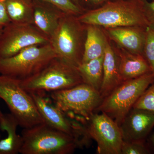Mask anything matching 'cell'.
<instances>
[{"mask_svg":"<svg viewBox=\"0 0 154 154\" xmlns=\"http://www.w3.org/2000/svg\"><path fill=\"white\" fill-rule=\"evenodd\" d=\"M77 17L65 14L50 38L57 57L76 67L82 63L87 34L86 25Z\"/></svg>","mask_w":154,"mask_h":154,"instance_id":"5b68a950","label":"cell"},{"mask_svg":"<svg viewBox=\"0 0 154 154\" xmlns=\"http://www.w3.org/2000/svg\"><path fill=\"white\" fill-rule=\"evenodd\" d=\"M52 4L66 14L79 17L86 11L82 9L72 0H38Z\"/></svg>","mask_w":154,"mask_h":154,"instance_id":"44dd1931","label":"cell"},{"mask_svg":"<svg viewBox=\"0 0 154 154\" xmlns=\"http://www.w3.org/2000/svg\"><path fill=\"white\" fill-rule=\"evenodd\" d=\"M151 140L152 143L154 148V133L152 135L151 137Z\"/></svg>","mask_w":154,"mask_h":154,"instance_id":"f1b7e54d","label":"cell"},{"mask_svg":"<svg viewBox=\"0 0 154 154\" xmlns=\"http://www.w3.org/2000/svg\"><path fill=\"white\" fill-rule=\"evenodd\" d=\"M32 2L34 24L50 39L66 13L50 3L38 0Z\"/></svg>","mask_w":154,"mask_h":154,"instance_id":"9a60e30c","label":"cell"},{"mask_svg":"<svg viewBox=\"0 0 154 154\" xmlns=\"http://www.w3.org/2000/svg\"><path fill=\"white\" fill-rule=\"evenodd\" d=\"M19 126L17 119L12 113H3L0 117V130L5 131L7 136L0 140V154H17L22 145V135L17 134Z\"/></svg>","mask_w":154,"mask_h":154,"instance_id":"e0dca14e","label":"cell"},{"mask_svg":"<svg viewBox=\"0 0 154 154\" xmlns=\"http://www.w3.org/2000/svg\"><path fill=\"white\" fill-rule=\"evenodd\" d=\"M51 93L54 103L72 118H88L103 100L99 91L84 83Z\"/></svg>","mask_w":154,"mask_h":154,"instance_id":"9c48e42d","label":"cell"},{"mask_svg":"<svg viewBox=\"0 0 154 154\" xmlns=\"http://www.w3.org/2000/svg\"><path fill=\"white\" fill-rule=\"evenodd\" d=\"M75 4L79 6L80 8H82V9H84V10H86L84 8V6H83V4L82 2V0H72Z\"/></svg>","mask_w":154,"mask_h":154,"instance_id":"83f0119b","label":"cell"},{"mask_svg":"<svg viewBox=\"0 0 154 154\" xmlns=\"http://www.w3.org/2000/svg\"><path fill=\"white\" fill-rule=\"evenodd\" d=\"M103 71V81L99 93L103 99L123 82L119 73L118 57L109 38L104 54Z\"/></svg>","mask_w":154,"mask_h":154,"instance_id":"2e32d148","label":"cell"},{"mask_svg":"<svg viewBox=\"0 0 154 154\" xmlns=\"http://www.w3.org/2000/svg\"><path fill=\"white\" fill-rule=\"evenodd\" d=\"M12 23L34 24L32 0H5Z\"/></svg>","mask_w":154,"mask_h":154,"instance_id":"d6986e66","label":"cell"},{"mask_svg":"<svg viewBox=\"0 0 154 154\" xmlns=\"http://www.w3.org/2000/svg\"><path fill=\"white\" fill-rule=\"evenodd\" d=\"M3 114L2 112V110H1V107H0V117H1V116L2 115V114ZM1 134H0V138H1Z\"/></svg>","mask_w":154,"mask_h":154,"instance_id":"4dcf8cb0","label":"cell"},{"mask_svg":"<svg viewBox=\"0 0 154 154\" xmlns=\"http://www.w3.org/2000/svg\"><path fill=\"white\" fill-rule=\"evenodd\" d=\"M4 26L0 25V37H1V35H2V33L3 28H4Z\"/></svg>","mask_w":154,"mask_h":154,"instance_id":"f546056e","label":"cell"},{"mask_svg":"<svg viewBox=\"0 0 154 154\" xmlns=\"http://www.w3.org/2000/svg\"><path fill=\"white\" fill-rule=\"evenodd\" d=\"M77 17L85 25L104 28L148 27L142 0H110L96 8L87 10Z\"/></svg>","mask_w":154,"mask_h":154,"instance_id":"6da1fadb","label":"cell"},{"mask_svg":"<svg viewBox=\"0 0 154 154\" xmlns=\"http://www.w3.org/2000/svg\"><path fill=\"white\" fill-rule=\"evenodd\" d=\"M147 28L128 26L103 28L109 39L119 46L131 53L143 56Z\"/></svg>","mask_w":154,"mask_h":154,"instance_id":"4fadbf2b","label":"cell"},{"mask_svg":"<svg viewBox=\"0 0 154 154\" xmlns=\"http://www.w3.org/2000/svg\"><path fill=\"white\" fill-rule=\"evenodd\" d=\"M133 108L144 109L154 113V84L145 91L135 103Z\"/></svg>","mask_w":154,"mask_h":154,"instance_id":"7402d4cb","label":"cell"},{"mask_svg":"<svg viewBox=\"0 0 154 154\" xmlns=\"http://www.w3.org/2000/svg\"><path fill=\"white\" fill-rule=\"evenodd\" d=\"M83 83L77 67L57 57L32 76L21 80L23 89L28 93L52 92L68 89Z\"/></svg>","mask_w":154,"mask_h":154,"instance_id":"3957f363","label":"cell"},{"mask_svg":"<svg viewBox=\"0 0 154 154\" xmlns=\"http://www.w3.org/2000/svg\"><path fill=\"white\" fill-rule=\"evenodd\" d=\"M49 43V37L35 24L11 22L4 27L0 37V58L13 56L32 45Z\"/></svg>","mask_w":154,"mask_h":154,"instance_id":"30bf717a","label":"cell"},{"mask_svg":"<svg viewBox=\"0 0 154 154\" xmlns=\"http://www.w3.org/2000/svg\"><path fill=\"white\" fill-rule=\"evenodd\" d=\"M57 57L50 43L29 46L13 56L0 58V74L26 79L40 71Z\"/></svg>","mask_w":154,"mask_h":154,"instance_id":"52a82bcc","label":"cell"},{"mask_svg":"<svg viewBox=\"0 0 154 154\" xmlns=\"http://www.w3.org/2000/svg\"><path fill=\"white\" fill-rule=\"evenodd\" d=\"M11 22L7 9L5 0H0V25L6 26Z\"/></svg>","mask_w":154,"mask_h":154,"instance_id":"484cf974","label":"cell"},{"mask_svg":"<svg viewBox=\"0 0 154 154\" xmlns=\"http://www.w3.org/2000/svg\"><path fill=\"white\" fill-rule=\"evenodd\" d=\"M0 99L23 129L44 123L32 96L21 86V80L0 74Z\"/></svg>","mask_w":154,"mask_h":154,"instance_id":"8992f818","label":"cell"},{"mask_svg":"<svg viewBox=\"0 0 154 154\" xmlns=\"http://www.w3.org/2000/svg\"><path fill=\"white\" fill-rule=\"evenodd\" d=\"M154 82L153 72L122 82L103 99L96 112L107 114L120 126L138 99Z\"/></svg>","mask_w":154,"mask_h":154,"instance_id":"277c9868","label":"cell"},{"mask_svg":"<svg viewBox=\"0 0 154 154\" xmlns=\"http://www.w3.org/2000/svg\"><path fill=\"white\" fill-rule=\"evenodd\" d=\"M150 151L144 140L123 141L121 154H148Z\"/></svg>","mask_w":154,"mask_h":154,"instance_id":"603a6c76","label":"cell"},{"mask_svg":"<svg viewBox=\"0 0 154 154\" xmlns=\"http://www.w3.org/2000/svg\"><path fill=\"white\" fill-rule=\"evenodd\" d=\"M111 44L118 57L119 73L122 82L152 72L144 56L131 53L118 45Z\"/></svg>","mask_w":154,"mask_h":154,"instance_id":"5bb4252c","label":"cell"},{"mask_svg":"<svg viewBox=\"0 0 154 154\" xmlns=\"http://www.w3.org/2000/svg\"><path fill=\"white\" fill-rule=\"evenodd\" d=\"M143 56L154 73V29L149 27L146 30Z\"/></svg>","mask_w":154,"mask_h":154,"instance_id":"cb8c5ba5","label":"cell"},{"mask_svg":"<svg viewBox=\"0 0 154 154\" xmlns=\"http://www.w3.org/2000/svg\"><path fill=\"white\" fill-rule=\"evenodd\" d=\"M145 17L149 28L154 29V1L142 0Z\"/></svg>","mask_w":154,"mask_h":154,"instance_id":"d4e9b609","label":"cell"},{"mask_svg":"<svg viewBox=\"0 0 154 154\" xmlns=\"http://www.w3.org/2000/svg\"><path fill=\"white\" fill-rule=\"evenodd\" d=\"M109 1L110 0H82V2L84 7L85 4H87L88 6L93 8L92 9H93L100 7Z\"/></svg>","mask_w":154,"mask_h":154,"instance_id":"4316f807","label":"cell"},{"mask_svg":"<svg viewBox=\"0 0 154 154\" xmlns=\"http://www.w3.org/2000/svg\"><path fill=\"white\" fill-rule=\"evenodd\" d=\"M104 55L82 63L77 67L83 83L100 91L103 81V63Z\"/></svg>","mask_w":154,"mask_h":154,"instance_id":"ffe728a7","label":"cell"},{"mask_svg":"<svg viewBox=\"0 0 154 154\" xmlns=\"http://www.w3.org/2000/svg\"><path fill=\"white\" fill-rule=\"evenodd\" d=\"M154 126V112L135 108L120 125L123 141L144 140Z\"/></svg>","mask_w":154,"mask_h":154,"instance_id":"7c38bea8","label":"cell"},{"mask_svg":"<svg viewBox=\"0 0 154 154\" xmlns=\"http://www.w3.org/2000/svg\"><path fill=\"white\" fill-rule=\"evenodd\" d=\"M86 29L87 34L82 63L104 55L109 39L103 28L100 26L86 25Z\"/></svg>","mask_w":154,"mask_h":154,"instance_id":"ac0fdd59","label":"cell"},{"mask_svg":"<svg viewBox=\"0 0 154 154\" xmlns=\"http://www.w3.org/2000/svg\"><path fill=\"white\" fill-rule=\"evenodd\" d=\"M147 1H154V0H147Z\"/></svg>","mask_w":154,"mask_h":154,"instance_id":"1f68e13d","label":"cell"},{"mask_svg":"<svg viewBox=\"0 0 154 154\" xmlns=\"http://www.w3.org/2000/svg\"><path fill=\"white\" fill-rule=\"evenodd\" d=\"M22 154H70L82 149L78 140L67 134L42 123L23 129Z\"/></svg>","mask_w":154,"mask_h":154,"instance_id":"7a4b0ae2","label":"cell"},{"mask_svg":"<svg viewBox=\"0 0 154 154\" xmlns=\"http://www.w3.org/2000/svg\"><path fill=\"white\" fill-rule=\"evenodd\" d=\"M44 122L53 128L67 134L78 140L82 149L90 145L92 140L85 124L82 120L72 118L62 111L45 92H30Z\"/></svg>","mask_w":154,"mask_h":154,"instance_id":"ba28073f","label":"cell"},{"mask_svg":"<svg viewBox=\"0 0 154 154\" xmlns=\"http://www.w3.org/2000/svg\"><path fill=\"white\" fill-rule=\"evenodd\" d=\"M100 113L83 119L91 139L97 143V153L121 154L123 140L120 126L107 114Z\"/></svg>","mask_w":154,"mask_h":154,"instance_id":"8fae6325","label":"cell"}]
</instances>
